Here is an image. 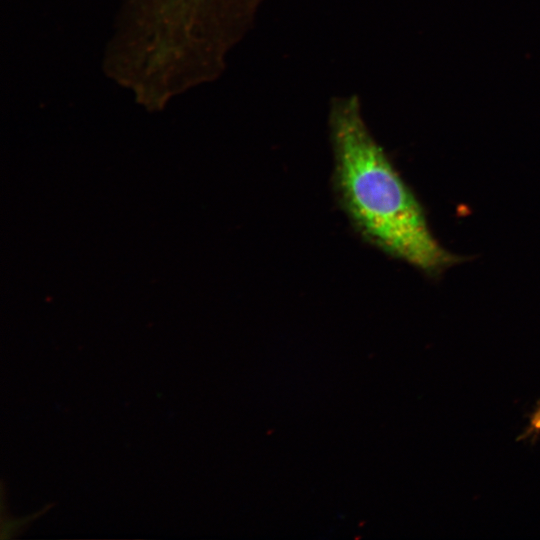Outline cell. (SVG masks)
<instances>
[{
  "label": "cell",
  "instance_id": "obj_1",
  "mask_svg": "<svg viewBox=\"0 0 540 540\" xmlns=\"http://www.w3.org/2000/svg\"><path fill=\"white\" fill-rule=\"evenodd\" d=\"M337 187L352 222L387 253L426 271L455 261L429 231L422 208L370 133L356 96L329 112Z\"/></svg>",
  "mask_w": 540,
  "mask_h": 540
},
{
  "label": "cell",
  "instance_id": "obj_2",
  "mask_svg": "<svg viewBox=\"0 0 540 540\" xmlns=\"http://www.w3.org/2000/svg\"><path fill=\"white\" fill-rule=\"evenodd\" d=\"M212 0H157L154 4V21L160 25L169 26L174 22L177 27L181 23L183 27L193 26L196 15L200 17L204 8L209 7ZM229 1V0H228ZM236 10L248 8L259 4L260 0H230Z\"/></svg>",
  "mask_w": 540,
  "mask_h": 540
}]
</instances>
